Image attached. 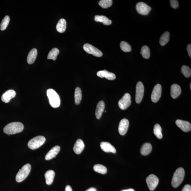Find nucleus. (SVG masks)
<instances>
[{"label":"nucleus","mask_w":191,"mask_h":191,"mask_svg":"<svg viewBox=\"0 0 191 191\" xmlns=\"http://www.w3.org/2000/svg\"><path fill=\"white\" fill-rule=\"evenodd\" d=\"M140 52L143 57L145 59H149L150 57V50L147 46H144L142 47Z\"/></svg>","instance_id":"obj_29"},{"label":"nucleus","mask_w":191,"mask_h":191,"mask_svg":"<svg viewBox=\"0 0 191 191\" xmlns=\"http://www.w3.org/2000/svg\"><path fill=\"white\" fill-rule=\"evenodd\" d=\"M170 1V5L173 8L175 9L179 7V3L177 0H171Z\"/></svg>","instance_id":"obj_36"},{"label":"nucleus","mask_w":191,"mask_h":191,"mask_svg":"<svg viewBox=\"0 0 191 191\" xmlns=\"http://www.w3.org/2000/svg\"><path fill=\"white\" fill-rule=\"evenodd\" d=\"M182 191H191V186L190 185H186L183 187Z\"/></svg>","instance_id":"obj_37"},{"label":"nucleus","mask_w":191,"mask_h":191,"mask_svg":"<svg viewBox=\"0 0 191 191\" xmlns=\"http://www.w3.org/2000/svg\"><path fill=\"white\" fill-rule=\"evenodd\" d=\"M161 86L160 84H157L154 87L151 95L152 101L154 103H156L158 102L161 97Z\"/></svg>","instance_id":"obj_11"},{"label":"nucleus","mask_w":191,"mask_h":191,"mask_svg":"<svg viewBox=\"0 0 191 191\" xmlns=\"http://www.w3.org/2000/svg\"><path fill=\"white\" fill-rule=\"evenodd\" d=\"M121 191H135L133 189H126V190H122Z\"/></svg>","instance_id":"obj_41"},{"label":"nucleus","mask_w":191,"mask_h":191,"mask_svg":"<svg viewBox=\"0 0 191 191\" xmlns=\"http://www.w3.org/2000/svg\"><path fill=\"white\" fill-rule=\"evenodd\" d=\"M100 146L102 150L105 152H111L115 153L117 152L115 148L108 142H102L101 143Z\"/></svg>","instance_id":"obj_15"},{"label":"nucleus","mask_w":191,"mask_h":191,"mask_svg":"<svg viewBox=\"0 0 191 191\" xmlns=\"http://www.w3.org/2000/svg\"><path fill=\"white\" fill-rule=\"evenodd\" d=\"M120 47L121 49L124 52H129L131 50V47L127 42L122 41L120 43Z\"/></svg>","instance_id":"obj_32"},{"label":"nucleus","mask_w":191,"mask_h":191,"mask_svg":"<svg viewBox=\"0 0 191 191\" xmlns=\"http://www.w3.org/2000/svg\"><path fill=\"white\" fill-rule=\"evenodd\" d=\"M144 90V86L142 82H138L136 86L135 100L137 103H140L142 100Z\"/></svg>","instance_id":"obj_7"},{"label":"nucleus","mask_w":191,"mask_h":191,"mask_svg":"<svg viewBox=\"0 0 191 191\" xmlns=\"http://www.w3.org/2000/svg\"><path fill=\"white\" fill-rule=\"evenodd\" d=\"M47 95L50 105L54 108L59 107L60 105V97L56 92L53 89H49L47 91Z\"/></svg>","instance_id":"obj_2"},{"label":"nucleus","mask_w":191,"mask_h":191,"mask_svg":"<svg viewBox=\"0 0 191 191\" xmlns=\"http://www.w3.org/2000/svg\"><path fill=\"white\" fill-rule=\"evenodd\" d=\"M175 124L178 128L185 132H189L191 130V124L189 122L181 120H177Z\"/></svg>","instance_id":"obj_13"},{"label":"nucleus","mask_w":191,"mask_h":191,"mask_svg":"<svg viewBox=\"0 0 191 191\" xmlns=\"http://www.w3.org/2000/svg\"><path fill=\"white\" fill-rule=\"evenodd\" d=\"M86 191H97V190H96V189L95 188H91L88 189V190H86Z\"/></svg>","instance_id":"obj_40"},{"label":"nucleus","mask_w":191,"mask_h":191,"mask_svg":"<svg viewBox=\"0 0 191 191\" xmlns=\"http://www.w3.org/2000/svg\"><path fill=\"white\" fill-rule=\"evenodd\" d=\"M60 150V146H54L47 153L45 157V159L49 160L55 158Z\"/></svg>","instance_id":"obj_17"},{"label":"nucleus","mask_w":191,"mask_h":191,"mask_svg":"<svg viewBox=\"0 0 191 191\" xmlns=\"http://www.w3.org/2000/svg\"><path fill=\"white\" fill-rule=\"evenodd\" d=\"M190 89H191V83L190 84Z\"/></svg>","instance_id":"obj_42"},{"label":"nucleus","mask_w":191,"mask_h":191,"mask_svg":"<svg viewBox=\"0 0 191 191\" xmlns=\"http://www.w3.org/2000/svg\"><path fill=\"white\" fill-rule=\"evenodd\" d=\"M154 133L157 138L159 139L162 138V129L160 125L156 124L155 125L154 128Z\"/></svg>","instance_id":"obj_31"},{"label":"nucleus","mask_w":191,"mask_h":191,"mask_svg":"<svg viewBox=\"0 0 191 191\" xmlns=\"http://www.w3.org/2000/svg\"><path fill=\"white\" fill-rule=\"evenodd\" d=\"M16 94V92L14 90H9L3 94L1 97V100L4 103H8L11 99L15 97Z\"/></svg>","instance_id":"obj_14"},{"label":"nucleus","mask_w":191,"mask_h":191,"mask_svg":"<svg viewBox=\"0 0 191 191\" xmlns=\"http://www.w3.org/2000/svg\"><path fill=\"white\" fill-rule=\"evenodd\" d=\"M24 125L20 122H13L9 124L4 128L3 131L5 134H13L19 133L23 130Z\"/></svg>","instance_id":"obj_1"},{"label":"nucleus","mask_w":191,"mask_h":191,"mask_svg":"<svg viewBox=\"0 0 191 191\" xmlns=\"http://www.w3.org/2000/svg\"><path fill=\"white\" fill-rule=\"evenodd\" d=\"M146 182L150 190L153 191L154 190L158 185L159 180L158 177L152 174L147 177Z\"/></svg>","instance_id":"obj_9"},{"label":"nucleus","mask_w":191,"mask_h":191,"mask_svg":"<svg viewBox=\"0 0 191 191\" xmlns=\"http://www.w3.org/2000/svg\"><path fill=\"white\" fill-rule=\"evenodd\" d=\"M181 71L186 78L190 77L191 76V69L188 66L184 65L182 66Z\"/></svg>","instance_id":"obj_35"},{"label":"nucleus","mask_w":191,"mask_h":191,"mask_svg":"<svg viewBox=\"0 0 191 191\" xmlns=\"http://www.w3.org/2000/svg\"><path fill=\"white\" fill-rule=\"evenodd\" d=\"M170 34L169 32H166L162 35L160 39V44L163 46L167 43L169 40Z\"/></svg>","instance_id":"obj_27"},{"label":"nucleus","mask_w":191,"mask_h":191,"mask_svg":"<svg viewBox=\"0 0 191 191\" xmlns=\"http://www.w3.org/2000/svg\"><path fill=\"white\" fill-rule=\"evenodd\" d=\"M37 53V50L36 49H33L30 52L27 58V61L29 64H33L34 62Z\"/></svg>","instance_id":"obj_21"},{"label":"nucleus","mask_w":191,"mask_h":191,"mask_svg":"<svg viewBox=\"0 0 191 191\" xmlns=\"http://www.w3.org/2000/svg\"><path fill=\"white\" fill-rule=\"evenodd\" d=\"M45 140V138L43 136H37L28 142V147L32 150L37 149L44 144Z\"/></svg>","instance_id":"obj_5"},{"label":"nucleus","mask_w":191,"mask_h":191,"mask_svg":"<svg viewBox=\"0 0 191 191\" xmlns=\"http://www.w3.org/2000/svg\"><path fill=\"white\" fill-rule=\"evenodd\" d=\"M129 121L126 119H123L120 121L119 124L118 130L121 135H124L126 133L129 128Z\"/></svg>","instance_id":"obj_12"},{"label":"nucleus","mask_w":191,"mask_h":191,"mask_svg":"<svg viewBox=\"0 0 191 191\" xmlns=\"http://www.w3.org/2000/svg\"><path fill=\"white\" fill-rule=\"evenodd\" d=\"M10 18L8 16H6L2 20L1 24V30H4L7 28L9 22H10Z\"/></svg>","instance_id":"obj_34"},{"label":"nucleus","mask_w":191,"mask_h":191,"mask_svg":"<svg viewBox=\"0 0 191 191\" xmlns=\"http://www.w3.org/2000/svg\"><path fill=\"white\" fill-rule=\"evenodd\" d=\"M55 175V173L54 171L52 170H49L47 171L45 174V177L46 180V182L47 184L51 185L53 183Z\"/></svg>","instance_id":"obj_22"},{"label":"nucleus","mask_w":191,"mask_h":191,"mask_svg":"<svg viewBox=\"0 0 191 191\" xmlns=\"http://www.w3.org/2000/svg\"><path fill=\"white\" fill-rule=\"evenodd\" d=\"M97 75L99 77L106 78L107 79L109 80H114L116 78L115 74L105 70L97 72Z\"/></svg>","instance_id":"obj_16"},{"label":"nucleus","mask_w":191,"mask_h":191,"mask_svg":"<svg viewBox=\"0 0 191 191\" xmlns=\"http://www.w3.org/2000/svg\"><path fill=\"white\" fill-rule=\"evenodd\" d=\"M31 166L30 164L27 163L23 166L18 173L16 177V180L18 182H21L25 179L30 174Z\"/></svg>","instance_id":"obj_4"},{"label":"nucleus","mask_w":191,"mask_h":191,"mask_svg":"<svg viewBox=\"0 0 191 191\" xmlns=\"http://www.w3.org/2000/svg\"><path fill=\"white\" fill-rule=\"evenodd\" d=\"M85 148V144L84 142L80 139H78L75 143L73 150L75 153L79 154L83 151Z\"/></svg>","instance_id":"obj_18"},{"label":"nucleus","mask_w":191,"mask_h":191,"mask_svg":"<svg viewBox=\"0 0 191 191\" xmlns=\"http://www.w3.org/2000/svg\"><path fill=\"white\" fill-rule=\"evenodd\" d=\"M93 169L95 172L103 175L106 174L107 171V168L105 166L101 164L95 165L94 166Z\"/></svg>","instance_id":"obj_28"},{"label":"nucleus","mask_w":191,"mask_h":191,"mask_svg":"<svg viewBox=\"0 0 191 191\" xmlns=\"http://www.w3.org/2000/svg\"><path fill=\"white\" fill-rule=\"evenodd\" d=\"M83 49L87 53L96 57H101L103 55L100 50L89 44H85L83 46Z\"/></svg>","instance_id":"obj_6"},{"label":"nucleus","mask_w":191,"mask_h":191,"mask_svg":"<svg viewBox=\"0 0 191 191\" xmlns=\"http://www.w3.org/2000/svg\"><path fill=\"white\" fill-rule=\"evenodd\" d=\"M181 87L177 84H173L171 86V95L172 98H177L181 94Z\"/></svg>","instance_id":"obj_19"},{"label":"nucleus","mask_w":191,"mask_h":191,"mask_svg":"<svg viewBox=\"0 0 191 191\" xmlns=\"http://www.w3.org/2000/svg\"><path fill=\"white\" fill-rule=\"evenodd\" d=\"M136 9L140 14L146 15L149 14L151 10V7L144 3L139 2L136 5Z\"/></svg>","instance_id":"obj_10"},{"label":"nucleus","mask_w":191,"mask_h":191,"mask_svg":"<svg viewBox=\"0 0 191 191\" xmlns=\"http://www.w3.org/2000/svg\"><path fill=\"white\" fill-rule=\"evenodd\" d=\"M65 191H72V189L71 186H67L65 187Z\"/></svg>","instance_id":"obj_39"},{"label":"nucleus","mask_w":191,"mask_h":191,"mask_svg":"<svg viewBox=\"0 0 191 191\" xmlns=\"http://www.w3.org/2000/svg\"><path fill=\"white\" fill-rule=\"evenodd\" d=\"M185 171L183 168L180 167L174 173L172 181V185L174 188L178 187L184 180Z\"/></svg>","instance_id":"obj_3"},{"label":"nucleus","mask_w":191,"mask_h":191,"mask_svg":"<svg viewBox=\"0 0 191 191\" xmlns=\"http://www.w3.org/2000/svg\"><path fill=\"white\" fill-rule=\"evenodd\" d=\"M94 20L96 22H102L105 25H109L112 22L111 20H109L108 18L105 16H99L96 15L94 17Z\"/></svg>","instance_id":"obj_25"},{"label":"nucleus","mask_w":191,"mask_h":191,"mask_svg":"<svg viewBox=\"0 0 191 191\" xmlns=\"http://www.w3.org/2000/svg\"><path fill=\"white\" fill-rule=\"evenodd\" d=\"M59 53V50L58 49L54 48L49 52L48 56V59H52L55 61L57 59V57Z\"/></svg>","instance_id":"obj_30"},{"label":"nucleus","mask_w":191,"mask_h":191,"mask_svg":"<svg viewBox=\"0 0 191 191\" xmlns=\"http://www.w3.org/2000/svg\"><path fill=\"white\" fill-rule=\"evenodd\" d=\"M105 108L104 102L101 101L98 103L96 110L95 115L97 119H100L101 117Z\"/></svg>","instance_id":"obj_20"},{"label":"nucleus","mask_w":191,"mask_h":191,"mask_svg":"<svg viewBox=\"0 0 191 191\" xmlns=\"http://www.w3.org/2000/svg\"><path fill=\"white\" fill-rule=\"evenodd\" d=\"M152 146L150 143H145L141 147L140 153L143 155H148L152 152Z\"/></svg>","instance_id":"obj_24"},{"label":"nucleus","mask_w":191,"mask_h":191,"mask_svg":"<svg viewBox=\"0 0 191 191\" xmlns=\"http://www.w3.org/2000/svg\"><path fill=\"white\" fill-rule=\"evenodd\" d=\"M82 91L79 87L76 88L75 91L74 99L76 105L80 104L82 100Z\"/></svg>","instance_id":"obj_26"},{"label":"nucleus","mask_w":191,"mask_h":191,"mask_svg":"<svg viewBox=\"0 0 191 191\" xmlns=\"http://www.w3.org/2000/svg\"><path fill=\"white\" fill-rule=\"evenodd\" d=\"M187 50L188 52L189 57H191V45L189 44L188 45L187 47Z\"/></svg>","instance_id":"obj_38"},{"label":"nucleus","mask_w":191,"mask_h":191,"mask_svg":"<svg viewBox=\"0 0 191 191\" xmlns=\"http://www.w3.org/2000/svg\"><path fill=\"white\" fill-rule=\"evenodd\" d=\"M131 96L128 93H126L119 101V106L122 110H125L127 109L128 107L131 104Z\"/></svg>","instance_id":"obj_8"},{"label":"nucleus","mask_w":191,"mask_h":191,"mask_svg":"<svg viewBox=\"0 0 191 191\" xmlns=\"http://www.w3.org/2000/svg\"><path fill=\"white\" fill-rule=\"evenodd\" d=\"M56 30L59 33H63L65 32L66 28V22L65 19H61L58 22L56 25Z\"/></svg>","instance_id":"obj_23"},{"label":"nucleus","mask_w":191,"mask_h":191,"mask_svg":"<svg viewBox=\"0 0 191 191\" xmlns=\"http://www.w3.org/2000/svg\"><path fill=\"white\" fill-rule=\"evenodd\" d=\"M112 3V0H101L99 2V4L102 8L106 9L111 7Z\"/></svg>","instance_id":"obj_33"}]
</instances>
